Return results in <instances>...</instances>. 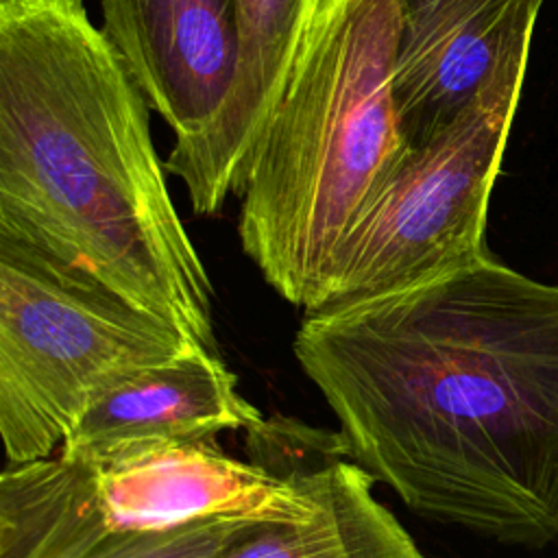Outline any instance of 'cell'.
I'll return each instance as SVG.
<instances>
[{
    "label": "cell",
    "mask_w": 558,
    "mask_h": 558,
    "mask_svg": "<svg viewBox=\"0 0 558 558\" xmlns=\"http://www.w3.org/2000/svg\"><path fill=\"white\" fill-rule=\"evenodd\" d=\"M292 351L349 460L410 510L510 545L558 536V286L484 255L305 312Z\"/></svg>",
    "instance_id": "1"
},
{
    "label": "cell",
    "mask_w": 558,
    "mask_h": 558,
    "mask_svg": "<svg viewBox=\"0 0 558 558\" xmlns=\"http://www.w3.org/2000/svg\"><path fill=\"white\" fill-rule=\"evenodd\" d=\"M150 109L81 0H0V238L218 353L211 279L172 203Z\"/></svg>",
    "instance_id": "2"
},
{
    "label": "cell",
    "mask_w": 558,
    "mask_h": 558,
    "mask_svg": "<svg viewBox=\"0 0 558 558\" xmlns=\"http://www.w3.org/2000/svg\"><path fill=\"white\" fill-rule=\"evenodd\" d=\"M401 0H318L240 194L242 251L312 312L347 231L408 150L392 98Z\"/></svg>",
    "instance_id": "3"
},
{
    "label": "cell",
    "mask_w": 558,
    "mask_h": 558,
    "mask_svg": "<svg viewBox=\"0 0 558 558\" xmlns=\"http://www.w3.org/2000/svg\"><path fill=\"white\" fill-rule=\"evenodd\" d=\"M316 504L310 475L283 480L227 456L216 440L150 447L98 464L54 451L7 462L0 558H105L148 534L205 519L303 521Z\"/></svg>",
    "instance_id": "4"
},
{
    "label": "cell",
    "mask_w": 558,
    "mask_h": 558,
    "mask_svg": "<svg viewBox=\"0 0 558 558\" xmlns=\"http://www.w3.org/2000/svg\"><path fill=\"white\" fill-rule=\"evenodd\" d=\"M198 347L65 264L0 238V436L7 462L52 456L102 392Z\"/></svg>",
    "instance_id": "5"
},
{
    "label": "cell",
    "mask_w": 558,
    "mask_h": 558,
    "mask_svg": "<svg viewBox=\"0 0 558 558\" xmlns=\"http://www.w3.org/2000/svg\"><path fill=\"white\" fill-rule=\"evenodd\" d=\"M519 94L510 87L482 100L403 153L347 231L312 312L397 292L488 255V201Z\"/></svg>",
    "instance_id": "6"
},
{
    "label": "cell",
    "mask_w": 558,
    "mask_h": 558,
    "mask_svg": "<svg viewBox=\"0 0 558 558\" xmlns=\"http://www.w3.org/2000/svg\"><path fill=\"white\" fill-rule=\"evenodd\" d=\"M541 4L543 0L403 4L392 98L408 148L427 144L482 100L523 85Z\"/></svg>",
    "instance_id": "7"
},
{
    "label": "cell",
    "mask_w": 558,
    "mask_h": 558,
    "mask_svg": "<svg viewBox=\"0 0 558 558\" xmlns=\"http://www.w3.org/2000/svg\"><path fill=\"white\" fill-rule=\"evenodd\" d=\"M318 0H233L235 68L218 111L192 135L174 137L163 166L198 216L240 196L257 142L286 89Z\"/></svg>",
    "instance_id": "8"
},
{
    "label": "cell",
    "mask_w": 558,
    "mask_h": 558,
    "mask_svg": "<svg viewBox=\"0 0 558 558\" xmlns=\"http://www.w3.org/2000/svg\"><path fill=\"white\" fill-rule=\"evenodd\" d=\"M264 421L220 355L198 347L102 392L68 432L59 453L98 464L150 447L216 440L220 432H248Z\"/></svg>",
    "instance_id": "9"
},
{
    "label": "cell",
    "mask_w": 558,
    "mask_h": 558,
    "mask_svg": "<svg viewBox=\"0 0 558 558\" xmlns=\"http://www.w3.org/2000/svg\"><path fill=\"white\" fill-rule=\"evenodd\" d=\"M100 11V26L174 137L203 129L233 78V0H102Z\"/></svg>",
    "instance_id": "10"
},
{
    "label": "cell",
    "mask_w": 558,
    "mask_h": 558,
    "mask_svg": "<svg viewBox=\"0 0 558 558\" xmlns=\"http://www.w3.org/2000/svg\"><path fill=\"white\" fill-rule=\"evenodd\" d=\"M310 480L318 504L307 519L259 523L218 558H423L360 464L338 460Z\"/></svg>",
    "instance_id": "11"
},
{
    "label": "cell",
    "mask_w": 558,
    "mask_h": 558,
    "mask_svg": "<svg viewBox=\"0 0 558 558\" xmlns=\"http://www.w3.org/2000/svg\"><path fill=\"white\" fill-rule=\"evenodd\" d=\"M255 525L242 519H205L137 538L105 558H218Z\"/></svg>",
    "instance_id": "12"
},
{
    "label": "cell",
    "mask_w": 558,
    "mask_h": 558,
    "mask_svg": "<svg viewBox=\"0 0 558 558\" xmlns=\"http://www.w3.org/2000/svg\"><path fill=\"white\" fill-rule=\"evenodd\" d=\"M410 2H418V0H403V4H410Z\"/></svg>",
    "instance_id": "13"
},
{
    "label": "cell",
    "mask_w": 558,
    "mask_h": 558,
    "mask_svg": "<svg viewBox=\"0 0 558 558\" xmlns=\"http://www.w3.org/2000/svg\"><path fill=\"white\" fill-rule=\"evenodd\" d=\"M423 558H425V556H423Z\"/></svg>",
    "instance_id": "14"
}]
</instances>
